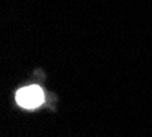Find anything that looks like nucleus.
Listing matches in <instances>:
<instances>
[{
  "mask_svg": "<svg viewBox=\"0 0 152 137\" xmlns=\"http://www.w3.org/2000/svg\"><path fill=\"white\" fill-rule=\"evenodd\" d=\"M17 103L23 108H36L44 103V92L39 85H28L17 92Z\"/></svg>",
  "mask_w": 152,
  "mask_h": 137,
  "instance_id": "obj_1",
  "label": "nucleus"
}]
</instances>
